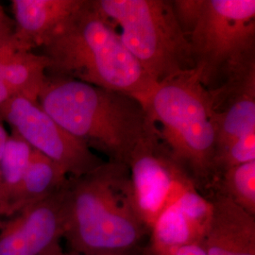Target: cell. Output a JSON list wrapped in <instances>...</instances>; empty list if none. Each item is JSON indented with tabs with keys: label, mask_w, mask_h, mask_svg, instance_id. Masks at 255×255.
I'll list each match as a JSON object with an SVG mask.
<instances>
[{
	"label": "cell",
	"mask_w": 255,
	"mask_h": 255,
	"mask_svg": "<svg viewBox=\"0 0 255 255\" xmlns=\"http://www.w3.org/2000/svg\"><path fill=\"white\" fill-rule=\"evenodd\" d=\"M38 50L48 60V75L121 92L142 102L157 85L94 0H83Z\"/></svg>",
	"instance_id": "6da1fadb"
},
{
	"label": "cell",
	"mask_w": 255,
	"mask_h": 255,
	"mask_svg": "<svg viewBox=\"0 0 255 255\" xmlns=\"http://www.w3.org/2000/svg\"><path fill=\"white\" fill-rule=\"evenodd\" d=\"M38 103L66 131L111 162L127 164L153 128L136 98L64 77L46 74Z\"/></svg>",
	"instance_id": "7a4b0ae2"
},
{
	"label": "cell",
	"mask_w": 255,
	"mask_h": 255,
	"mask_svg": "<svg viewBox=\"0 0 255 255\" xmlns=\"http://www.w3.org/2000/svg\"><path fill=\"white\" fill-rule=\"evenodd\" d=\"M149 234L133 202L127 164L108 161L68 178L64 239L72 254L134 249Z\"/></svg>",
	"instance_id": "3957f363"
},
{
	"label": "cell",
	"mask_w": 255,
	"mask_h": 255,
	"mask_svg": "<svg viewBox=\"0 0 255 255\" xmlns=\"http://www.w3.org/2000/svg\"><path fill=\"white\" fill-rule=\"evenodd\" d=\"M155 132L205 198L216 191L217 130L209 92L195 69L158 83L143 101Z\"/></svg>",
	"instance_id": "277c9868"
},
{
	"label": "cell",
	"mask_w": 255,
	"mask_h": 255,
	"mask_svg": "<svg viewBox=\"0 0 255 255\" xmlns=\"http://www.w3.org/2000/svg\"><path fill=\"white\" fill-rule=\"evenodd\" d=\"M147 76L161 83L195 68L188 37L165 0H94Z\"/></svg>",
	"instance_id": "5b68a950"
},
{
	"label": "cell",
	"mask_w": 255,
	"mask_h": 255,
	"mask_svg": "<svg viewBox=\"0 0 255 255\" xmlns=\"http://www.w3.org/2000/svg\"><path fill=\"white\" fill-rule=\"evenodd\" d=\"M188 39L194 69L208 92L255 72V0H204Z\"/></svg>",
	"instance_id": "8992f818"
},
{
	"label": "cell",
	"mask_w": 255,
	"mask_h": 255,
	"mask_svg": "<svg viewBox=\"0 0 255 255\" xmlns=\"http://www.w3.org/2000/svg\"><path fill=\"white\" fill-rule=\"evenodd\" d=\"M127 166L137 213L149 231L164 209L183 193L196 189L157 136L154 127L137 144Z\"/></svg>",
	"instance_id": "52a82bcc"
},
{
	"label": "cell",
	"mask_w": 255,
	"mask_h": 255,
	"mask_svg": "<svg viewBox=\"0 0 255 255\" xmlns=\"http://www.w3.org/2000/svg\"><path fill=\"white\" fill-rule=\"evenodd\" d=\"M0 118L33 149L59 164L70 178L89 173L104 163L60 126L38 102L14 97L0 113Z\"/></svg>",
	"instance_id": "ba28073f"
},
{
	"label": "cell",
	"mask_w": 255,
	"mask_h": 255,
	"mask_svg": "<svg viewBox=\"0 0 255 255\" xmlns=\"http://www.w3.org/2000/svg\"><path fill=\"white\" fill-rule=\"evenodd\" d=\"M68 182V181H67ZM67 182L50 197L0 218V255H66Z\"/></svg>",
	"instance_id": "9c48e42d"
},
{
	"label": "cell",
	"mask_w": 255,
	"mask_h": 255,
	"mask_svg": "<svg viewBox=\"0 0 255 255\" xmlns=\"http://www.w3.org/2000/svg\"><path fill=\"white\" fill-rule=\"evenodd\" d=\"M212 203L190 189L164 209L150 229L149 255H173L182 247L201 244L209 225Z\"/></svg>",
	"instance_id": "30bf717a"
},
{
	"label": "cell",
	"mask_w": 255,
	"mask_h": 255,
	"mask_svg": "<svg viewBox=\"0 0 255 255\" xmlns=\"http://www.w3.org/2000/svg\"><path fill=\"white\" fill-rule=\"evenodd\" d=\"M208 200L212 216L201 242L206 255H255V217L222 195Z\"/></svg>",
	"instance_id": "8fae6325"
},
{
	"label": "cell",
	"mask_w": 255,
	"mask_h": 255,
	"mask_svg": "<svg viewBox=\"0 0 255 255\" xmlns=\"http://www.w3.org/2000/svg\"><path fill=\"white\" fill-rule=\"evenodd\" d=\"M83 0H11L13 34L27 51H36Z\"/></svg>",
	"instance_id": "7c38bea8"
},
{
	"label": "cell",
	"mask_w": 255,
	"mask_h": 255,
	"mask_svg": "<svg viewBox=\"0 0 255 255\" xmlns=\"http://www.w3.org/2000/svg\"><path fill=\"white\" fill-rule=\"evenodd\" d=\"M68 178L59 164L33 149L18 190L5 217L50 197L64 187Z\"/></svg>",
	"instance_id": "4fadbf2b"
},
{
	"label": "cell",
	"mask_w": 255,
	"mask_h": 255,
	"mask_svg": "<svg viewBox=\"0 0 255 255\" xmlns=\"http://www.w3.org/2000/svg\"><path fill=\"white\" fill-rule=\"evenodd\" d=\"M48 60L36 51H21L0 66V78L14 97L38 102Z\"/></svg>",
	"instance_id": "5bb4252c"
},
{
	"label": "cell",
	"mask_w": 255,
	"mask_h": 255,
	"mask_svg": "<svg viewBox=\"0 0 255 255\" xmlns=\"http://www.w3.org/2000/svg\"><path fill=\"white\" fill-rule=\"evenodd\" d=\"M32 150L33 148L22 137L15 131H10L1 160L0 201L2 218L7 215L9 205L18 190Z\"/></svg>",
	"instance_id": "9a60e30c"
},
{
	"label": "cell",
	"mask_w": 255,
	"mask_h": 255,
	"mask_svg": "<svg viewBox=\"0 0 255 255\" xmlns=\"http://www.w3.org/2000/svg\"><path fill=\"white\" fill-rule=\"evenodd\" d=\"M214 194L228 198L255 217V161L226 170L220 176Z\"/></svg>",
	"instance_id": "2e32d148"
},
{
	"label": "cell",
	"mask_w": 255,
	"mask_h": 255,
	"mask_svg": "<svg viewBox=\"0 0 255 255\" xmlns=\"http://www.w3.org/2000/svg\"><path fill=\"white\" fill-rule=\"evenodd\" d=\"M171 5L183 33L189 37L201 16L204 0H173Z\"/></svg>",
	"instance_id": "e0dca14e"
},
{
	"label": "cell",
	"mask_w": 255,
	"mask_h": 255,
	"mask_svg": "<svg viewBox=\"0 0 255 255\" xmlns=\"http://www.w3.org/2000/svg\"><path fill=\"white\" fill-rule=\"evenodd\" d=\"M21 51L27 50L20 45L13 32L8 35L0 37V66Z\"/></svg>",
	"instance_id": "ac0fdd59"
},
{
	"label": "cell",
	"mask_w": 255,
	"mask_h": 255,
	"mask_svg": "<svg viewBox=\"0 0 255 255\" xmlns=\"http://www.w3.org/2000/svg\"><path fill=\"white\" fill-rule=\"evenodd\" d=\"M14 30L13 20L9 17L4 7L0 4V37L12 33Z\"/></svg>",
	"instance_id": "d6986e66"
},
{
	"label": "cell",
	"mask_w": 255,
	"mask_h": 255,
	"mask_svg": "<svg viewBox=\"0 0 255 255\" xmlns=\"http://www.w3.org/2000/svg\"><path fill=\"white\" fill-rule=\"evenodd\" d=\"M66 255H74L72 253H67ZM149 255L147 247H138L134 249L129 250H122V251H115V252H106V253H100L95 255Z\"/></svg>",
	"instance_id": "ffe728a7"
},
{
	"label": "cell",
	"mask_w": 255,
	"mask_h": 255,
	"mask_svg": "<svg viewBox=\"0 0 255 255\" xmlns=\"http://www.w3.org/2000/svg\"><path fill=\"white\" fill-rule=\"evenodd\" d=\"M14 98L8 85L0 78V113L8 105L9 101Z\"/></svg>",
	"instance_id": "44dd1931"
},
{
	"label": "cell",
	"mask_w": 255,
	"mask_h": 255,
	"mask_svg": "<svg viewBox=\"0 0 255 255\" xmlns=\"http://www.w3.org/2000/svg\"><path fill=\"white\" fill-rule=\"evenodd\" d=\"M173 255H206L201 244H191L182 247Z\"/></svg>",
	"instance_id": "7402d4cb"
},
{
	"label": "cell",
	"mask_w": 255,
	"mask_h": 255,
	"mask_svg": "<svg viewBox=\"0 0 255 255\" xmlns=\"http://www.w3.org/2000/svg\"><path fill=\"white\" fill-rule=\"evenodd\" d=\"M4 121L0 118V179H1V160H2V155L4 151L5 144L7 141V138L9 136V132L7 131ZM0 218H2V211H1V201H0Z\"/></svg>",
	"instance_id": "603a6c76"
}]
</instances>
